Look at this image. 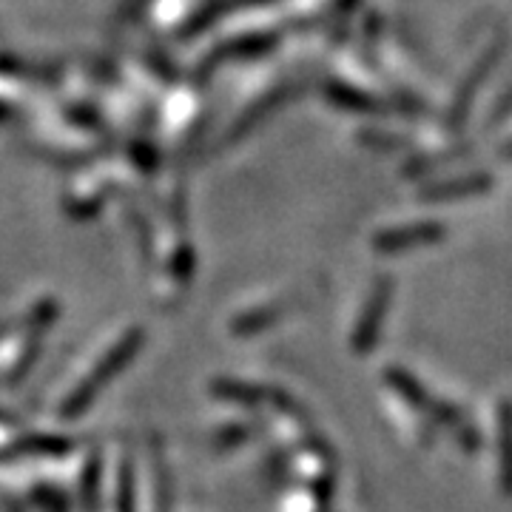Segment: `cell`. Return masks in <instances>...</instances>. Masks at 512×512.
I'll list each match as a JSON object with an SVG mask.
<instances>
[{
    "mask_svg": "<svg viewBox=\"0 0 512 512\" xmlns=\"http://www.w3.org/2000/svg\"><path fill=\"white\" fill-rule=\"evenodd\" d=\"M501 441H504V481L512 490V407L504 404V413H501Z\"/></svg>",
    "mask_w": 512,
    "mask_h": 512,
    "instance_id": "6da1fadb",
    "label": "cell"
}]
</instances>
